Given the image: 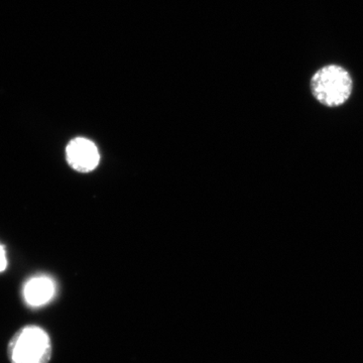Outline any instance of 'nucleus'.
I'll return each instance as SVG.
<instances>
[{
  "label": "nucleus",
  "instance_id": "nucleus-3",
  "mask_svg": "<svg viewBox=\"0 0 363 363\" xmlns=\"http://www.w3.org/2000/svg\"><path fill=\"white\" fill-rule=\"evenodd\" d=\"M66 154L69 164L81 173L93 171L99 164V150L96 145L87 138L72 140L67 145Z\"/></svg>",
  "mask_w": 363,
  "mask_h": 363
},
{
  "label": "nucleus",
  "instance_id": "nucleus-4",
  "mask_svg": "<svg viewBox=\"0 0 363 363\" xmlns=\"http://www.w3.org/2000/svg\"><path fill=\"white\" fill-rule=\"evenodd\" d=\"M56 290V284L50 277H33L23 286V298L30 307H42L51 302Z\"/></svg>",
  "mask_w": 363,
  "mask_h": 363
},
{
  "label": "nucleus",
  "instance_id": "nucleus-5",
  "mask_svg": "<svg viewBox=\"0 0 363 363\" xmlns=\"http://www.w3.org/2000/svg\"><path fill=\"white\" fill-rule=\"evenodd\" d=\"M7 260L4 248L0 245V272H4L6 269Z\"/></svg>",
  "mask_w": 363,
  "mask_h": 363
},
{
  "label": "nucleus",
  "instance_id": "nucleus-2",
  "mask_svg": "<svg viewBox=\"0 0 363 363\" xmlns=\"http://www.w3.org/2000/svg\"><path fill=\"white\" fill-rule=\"evenodd\" d=\"M52 351L49 334L35 325L16 332L9 345L11 363H49Z\"/></svg>",
  "mask_w": 363,
  "mask_h": 363
},
{
  "label": "nucleus",
  "instance_id": "nucleus-1",
  "mask_svg": "<svg viewBox=\"0 0 363 363\" xmlns=\"http://www.w3.org/2000/svg\"><path fill=\"white\" fill-rule=\"evenodd\" d=\"M310 88L319 104L327 107H337L350 99L353 80L343 67L327 65L312 76Z\"/></svg>",
  "mask_w": 363,
  "mask_h": 363
}]
</instances>
